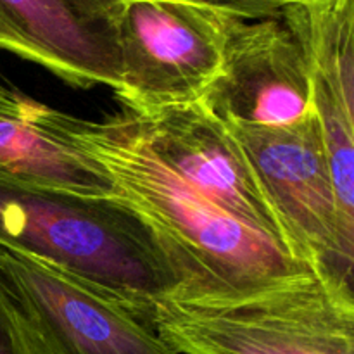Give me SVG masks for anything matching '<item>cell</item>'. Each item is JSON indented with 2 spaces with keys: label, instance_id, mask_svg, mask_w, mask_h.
I'll use <instances>...</instances> for the list:
<instances>
[{
  "label": "cell",
  "instance_id": "cell-7",
  "mask_svg": "<svg viewBox=\"0 0 354 354\" xmlns=\"http://www.w3.org/2000/svg\"><path fill=\"white\" fill-rule=\"evenodd\" d=\"M138 121L154 154L196 192L290 254L311 263L220 118L201 102H192L138 116Z\"/></svg>",
  "mask_w": 354,
  "mask_h": 354
},
{
  "label": "cell",
  "instance_id": "cell-5",
  "mask_svg": "<svg viewBox=\"0 0 354 354\" xmlns=\"http://www.w3.org/2000/svg\"><path fill=\"white\" fill-rule=\"evenodd\" d=\"M225 127L304 256L327 279L353 290L354 239L342 228L317 114L287 127Z\"/></svg>",
  "mask_w": 354,
  "mask_h": 354
},
{
  "label": "cell",
  "instance_id": "cell-8",
  "mask_svg": "<svg viewBox=\"0 0 354 354\" xmlns=\"http://www.w3.org/2000/svg\"><path fill=\"white\" fill-rule=\"evenodd\" d=\"M225 123L287 127L315 114L308 55L280 17L228 21L221 75L199 100Z\"/></svg>",
  "mask_w": 354,
  "mask_h": 354
},
{
  "label": "cell",
  "instance_id": "cell-6",
  "mask_svg": "<svg viewBox=\"0 0 354 354\" xmlns=\"http://www.w3.org/2000/svg\"><path fill=\"white\" fill-rule=\"evenodd\" d=\"M0 265L40 354H178L131 308L82 277L2 248Z\"/></svg>",
  "mask_w": 354,
  "mask_h": 354
},
{
  "label": "cell",
  "instance_id": "cell-2",
  "mask_svg": "<svg viewBox=\"0 0 354 354\" xmlns=\"http://www.w3.org/2000/svg\"><path fill=\"white\" fill-rule=\"evenodd\" d=\"M0 248L95 283L151 325L154 304L182 286L154 234L116 196H82L0 175Z\"/></svg>",
  "mask_w": 354,
  "mask_h": 354
},
{
  "label": "cell",
  "instance_id": "cell-11",
  "mask_svg": "<svg viewBox=\"0 0 354 354\" xmlns=\"http://www.w3.org/2000/svg\"><path fill=\"white\" fill-rule=\"evenodd\" d=\"M41 107L0 86V175L82 196H116L109 175L44 123Z\"/></svg>",
  "mask_w": 354,
  "mask_h": 354
},
{
  "label": "cell",
  "instance_id": "cell-13",
  "mask_svg": "<svg viewBox=\"0 0 354 354\" xmlns=\"http://www.w3.org/2000/svg\"><path fill=\"white\" fill-rule=\"evenodd\" d=\"M277 3H280V6H287V3H292V2H303V0H275Z\"/></svg>",
  "mask_w": 354,
  "mask_h": 354
},
{
  "label": "cell",
  "instance_id": "cell-1",
  "mask_svg": "<svg viewBox=\"0 0 354 354\" xmlns=\"http://www.w3.org/2000/svg\"><path fill=\"white\" fill-rule=\"evenodd\" d=\"M41 118L109 175L118 199L154 234L182 282L171 299H245L320 273L183 182L149 147L131 111L86 121L44 106Z\"/></svg>",
  "mask_w": 354,
  "mask_h": 354
},
{
  "label": "cell",
  "instance_id": "cell-4",
  "mask_svg": "<svg viewBox=\"0 0 354 354\" xmlns=\"http://www.w3.org/2000/svg\"><path fill=\"white\" fill-rule=\"evenodd\" d=\"M234 14L176 0H131L114 16L121 66L116 93L127 111L145 116L199 102L221 75Z\"/></svg>",
  "mask_w": 354,
  "mask_h": 354
},
{
  "label": "cell",
  "instance_id": "cell-12",
  "mask_svg": "<svg viewBox=\"0 0 354 354\" xmlns=\"http://www.w3.org/2000/svg\"><path fill=\"white\" fill-rule=\"evenodd\" d=\"M73 3L85 10L95 19L106 21L114 26V16L121 3L131 0H71ZM176 2L199 3V6L213 7L223 12L234 14L242 19H265V17H279L282 6L275 0H176Z\"/></svg>",
  "mask_w": 354,
  "mask_h": 354
},
{
  "label": "cell",
  "instance_id": "cell-9",
  "mask_svg": "<svg viewBox=\"0 0 354 354\" xmlns=\"http://www.w3.org/2000/svg\"><path fill=\"white\" fill-rule=\"evenodd\" d=\"M279 17L306 50L339 216L354 237V0L292 2Z\"/></svg>",
  "mask_w": 354,
  "mask_h": 354
},
{
  "label": "cell",
  "instance_id": "cell-3",
  "mask_svg": "<svg viewBox=\"0 0 354 354\" xmlns=\"http://www.w3.org/2000/svg\"><path fill=\"white\" fill-rule=\"evenodd\" d=\"M178 354H354V297L322 273L221 303L166 297L152 310Z\"/></svg>",
  "mask_w": 354,
  "mask_h": 354
},
{
  "label": "cell",
  "instance_id": "cell-10",
  "mask_svg": "<svg viewBox=\"0 0 354 354\" xmlns=\"http://www.w3.org/2000/svg\"><path fill=\"white\" fill-rule=\"evenodd\" d=\"M0 48L80 88H121L116 30L71 0H0Z\"/></svg>",
  "mask_w": 354,
  "mask_h": 354
}]
</instances>
